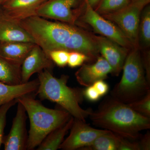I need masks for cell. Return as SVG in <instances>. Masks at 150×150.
Segmentation results:
<instances>
[{
  "mask_svg": "<svg viewBox=\"0 0 150 150\" xmlns=\"http://www.w3.org/2000/svg\"><path fill=\"white\" fill-rule=\"evenodd\" d=\"M118 150H141L139 142L120 137Z\"/></svg>",
  "mask_w": 150,
  "mask_h": 150,
  "instance_id": "cell-28",
  "label": "cell"
},
{
  "mask_svg": "<svg viewBox=\"0 0 150 150\" xmlns=\"http://www.w3.org/2000/svg\"><path fill=\"white\" fill-rule=\"evenodd\" d=\"M95 37L99 53L112 68L111 74L118 76L123 69L129 49L107 38Z\"/></svg>",
  "mask_w": 150,
  "mask_h": 150,
  "instance_id": "cell-12",
  "label": "cell"
},
{
  "mask_svg": "<svg viewBox=\"0 0 150 150\" xmlns=\"http://www.w3.org/2000/svg\"><path fill=\"white\" fill-rule=\"evenodd\" d=\"M90 60L91 59L85 54L76 51H72L69 53L67 65L70 68H76L82 66L86 61Z\"/></svg>",
  "mask_w": 150,
  "mask_h": 150,
  "instance_id": "cell-27",
  "label": "cell"
},
{
  "mask_svg": "<svg viewBox=\"0 0 150 150\" xmlns=\"http://www.w3.org/2000/svg\"><path fill=\"white\" fill-rule=\"evenodd\" d=\"M101 1V0H86L88 4L93 8H94L95 7L97 6Z\"/></svg>",
  "mask_w": 150,
  "mask_h": 150,
  "instance_id": "cell-32",
  "label": "cell"
},
{
  "mask_svg": "<svg viewBox=\"0 0 150 150\" xmlns=\"http://www.w3.org/2000/svg\"><path fill=\"white\" fill-rule=\"evenodd\" d=\"M69 53L65 50H56L50 51L48 56L54 64L59 67H64L68 64Z\"/></svg>",
  "mask_w": 150,
  "mask_h": 150,
  "instance_id": "cell-26",
  "label": "cell"
},
{
  "mask_svg": "<svg viewBox=\"0 0 150 150\" xmlns=\"http://www.w3.org/2000/svg\"><path fill=\"white\" fill-rule=\"evenodd\" d=\"M145 6L140 3L131 2L127 6L120 10L103 15V17L117 25L133 47L138 48L140 16Z\"/></svg>",
  "mask_w": 150,
  "mask_h": 150,
  "instance_id": "cell-7",
  "label": "cell"
},
{
  "mask_svg": "<svg viewBox=\"0 0 150 150\" xmlns=\"http://www.w3.org/2000/svg\"><path fill=\"white\" fill-rule=\"evenodd\" d=\"M139 141L141 150H150V132L147 131L144 136H141Z\"/></svg>",
  "mask_w": 150,
  "mask_h": 150,
  "instance_id": "cell-31",
  "label": "cell"
},
{
  "mask_svg": "<svg viewBox=\"0 0 150 150\" xmlns=\"http://www.w3.org/2000/svg\"><path fill=\"white\" fill-rule=\"evenodd\" d=\"M131 2L140 3L145 6L147 5L150 0H131Z\"/></svg>",
  "mask_w": 150,
  "mask_h": 150,
  "instance_id": "cell-33",
  "label": "cell"
},
{
  "mask_svg": "<svg viewBox=\"0 0 150 150\" xmlns=\"http://www.w3.org/2000/svg\"><path fill=\"white\" fill-rule=\"evenodd\" d=\"M39 84L38 79L16 85H11L0 81V106L19 97L36 92Z\"/></svg>",
  "mask_w": 150,
  "mask_h": 150,
  "instance_id": "cell-18",
  "label": "cell"
},
{
  "mask_svg": "<svg viewBox=\"0 0 150 150\" xmlns=\"http://www.w3.org/2000/svg\"><path fill=\"white\" fill-rule=\"evenodd\" d=\"M122 70L121 80L112 89L110 96L127 104L143 98L150 91V84L138 48H132L129 52Z\"/></svg>",
  "mask_w": 150,
  "mask_h": 150,
  "instance_id": "cell-4",
  "label": "cell"
},
{
  "mask_svg": "<svg viewBox=\"0 0 150 150\" xmlns=\"http://www.w3.org/2000/svg\"><path fill=\"white\" fill-rule=\"evenodd\" d=\"M128 105L136 112L150 118V91L143 98Z\"/></svg>",
  "mask_w": 150,
  "mask_h": 150,
  "instance_id": "cell-24",
  "label": "cell"
},
{
  "mask_svg": "<svg viewBox=\"0 0 150 150\" xmlns=\"http://www.w3.org/2000/svg\"><path fill=\"white\" fill-rule=\"evenodd\" d=\"M54 67V63L49 56L40 46L35 44L22 64L21 83L29 81L33 74L46 69L51 71Z\"/></svg>",
  "mask_w": 150,
  "mask_h": 150,
  "instance_id": "cell-13",
  "label": "cell"
},
{
  "mask_svg": "<svg viewBox=\"0 0 150 150\" xmlns=\"http://www.w3.org/2000/svg\"><path fill=\"white\" fill-rule=\"evenodd\" d=\"M131 2V0H101L96 11L103 15L112 13L126 7Z\"/></svg>",
  "mask_w": 150,
  "mask_h": 150,
  "instance_id": "cell-23",
  "label": "cell"
},
{
  "mask_svg": "<svg viewBox=\"0 0 150 150\" xmlns=\"http://www.w3.org/2000/svg\"><path fill=\"white\" fill-rule=\"evenodd\" d=\"M62 50L80 52L88 56L91 60L97 58L99 53L95 36H93L76 26Z\"/></svg>",
  "mask_w": 150,
  "mask_h": 150,
  "instance_id": "cell-14",
  "label": "cell"
},
{
  "mask_svg": "<svg viewBox=\"0 0 150 150\" xmlns=\"http://www.w3.org/2000/svg\"><path fill=\"white\" fill-rule=\"evenodd\" d=\"M143 47L150 44V8L146 6L142 10L139 27V43Z\"/></svg>",
  "mask_w": 150,
  "mask_h": 150,
  "instance_id": "cell-22",
  "label": "cell"
},
{
  "mask_svg": "<svg viewBox=\"0 0 150 150\" xmlns=\"http://www.w3.org/2000/svg\"><path fill=\"white\" fill-rule=\"evenodd\" d=\"M121 136L108 131L100 135L91 144L81 150H118Z\"/></svg>",
  "mask_w": 150,
  "mask_h": 150,
  "instance_id": "cell-21",
  "label": "cell"
},
{
  "mask_svg": "<svg viewBox=\"0 0 150 150\" xmlns=\"http://www.w3.org/2000/svg\"><path fill=\"white\" fill-rule=\"evenodd\" d=\"M86 88L83 90V96L89 101L96 102L100 99V96L93 86L86 87Z\"/></svg>",
  "mask_w": 150,
  "mask_h": 150,
  "instance_id": "cell-29",
  "label": "cell"
},
{
  "mask_svg": "<svg viewBox=\"0 0 150 150\" xmlns=\"http://www.w3.org/2000/svg\"><path fill=\"white\" fill-rule=\"evenodd\" d=\"M25 108L30 123L27 150L38 146L50 133L69 120L71 115L63 109H51L44 106L31 94L17 98Z\"/></svg>",
  "mask_w": 150,
  "mask_h": 150,
  "instance_id": "cell-3",
  "label": "cell"
},
{
  "mask_svg": "<svg viewBox=\"0 0 150 150\" xmlns=\"http://www.w3.org/2000/svg\"><path fill=\"white\" fill-rule=\"evenodd\" d=\"M17 99L7 103L0 106V148L3 144L4 131L6 123L7 114L10 108L17 103Z\"/></svg>",
  "mask_w": 150,
  "mask_h": 150,
  "instance_id": "cell-25",
  "label": "cell"
},
{
  "mask_svg": "<svg viewBox=\"0 0 150 150\" xmlns=\"http://www.w3.org/2000/svg\"><path fill=\"white\" fill-rule=\"evenodd\" d=\"M74 118L71 116L67 122L51 131L38 146V150H56L59 149L64 137L71 129Z\"/></svg>",
  "mask_w": 150,
  "mask_h": 150,
  "instance_id": "cell-19",
  "label": "cell"
},
{
  "mask_svg": "<svg viewBox=\"0 0 150 150\" xmlns=\"http://www.w3.org/2000/svg\"><path fill=\"white\" fill-rule=\"evenodd\" d=\"M89 117L97 127L132 141L140 139L141 131L150 129V118L111 96L105 98L96 110H91Z\"/></svg>",
  "mask_w": 150,
  "mask_h": 150,
  "instance_id": "cell-1",
  "label": "cell"
},
{
  "mask_svg": "<svg viewBox=\"0 0 150 150\" xmlns=\"http://www.w3.org/2000/svg\"><path fill=\"white\" fill-rule=\"evenodd\" d=\"M86 0H46L37 16L74 25L84 9Z\"/></svg>",
  "mask_w": 150,
  "mask_h": 150,
  "instance_id": "cell-6",
  "label": "cell"
},
{
  "mask_svg": "<svg viewBox=\"0 0 150 150\" xmlns=\"http://www.w3.org/2000/svg\"><path fill=\"white\" fill-rule=\"evenodd\" d=\"M21 67L10 63L0 56V81L11 85L21 84Z\"/></svg>",
  "mask_w": 150,
  "mask_h": 150,
  "instance_id": "cell-20",
  "label": "cell"
},
{
  "mask_svg": "<svg viewBox=\"0 0 150 150\" xmlns=\"http://www.w3.org/2000/svg\"><path fill=\"white\" fill-rule=\"evenodd\" d=\"M38 79L39 84L36 94L40 99L56 103L74 118L86 121L92 109L85 110L81 107L83 100V90L68 86L69 76L62 75L56 78L51 71L46 69L38 73Z\"/></svg>",
  "mask_w": 150,
  "mask_h": 150,
  "instance_id": "cell-2",
  "label": "cell"
},
{
  "mask_svg": "<svg viewBox=\"0 0 150 150\" xmlns=\"http://www.w3.org/2000/svg\"><path fill=\"white\" fill-rule=\"evenodd\" d=\"M16 115L8 135L4 137L3 144L5 150H27L28 135L26 130L27 116L25 108L17 102Z\"/></svg>",
  "mask_w": 150,
  "mask_h": 150,
  "instance_id": "cell-10",
  "label": "cell"
},
{
  "mask_svg": "<svg viewBox=\"0 0 150 150\" xmlns=\"http://www.w3.org/2000/svg\"><path fill=\"white\" fill-rule=\"evenodd\" d=\"M92 85L100 96L105 95L109 90V86L103 80L97 81Z\"/></svg>",
  "mask_w": 150,
  "mask_h": 150,
  "instance_id": "cell-30",
  "label": "cell"
},
{
  "mask_svg": "<svg viewBox=\"0 0 150 150\" xmlns=\"http://www.w3.org/2000/svg\"><path fill=\"white\" fill-rule=\"evenodd\" d=\"M46 0H8L0 6V15L4 18L19 23L35 16L40 6Z\"/></svg>",
  "mask_w": 150,
  "mask_h": 150,
  "instance_id": "cell-11",
  "label": "cell"
},
{
  "mask_svg": "<svg viewBox=\"0 0 150 150\" xmlns=\"http://www.w3.org/2000/svg\"><path fill=\"white\" fill-rule=\"evenodd\" d=\"M69 137L64 140L59 149L63 150H80L91 144L100 135L108 130L95 129L77 118H74Z\"/></svg>",
  "mask_w": 150,
  "mask_h": 150,
  "instance_id": "cell-9",
  "label": "cell"
},
{
  "mask_svg": "<svg viewBox=\"0 0 150 150\" xmlns=\"http://www.w3.org/2000/svg\"><path fill=\"white\" fill-rule=\"evenodd\" d=\"M112 72V68L107 61L102 56H98L94 64L82 65L75 76L79 83L88 87L92 85L97 81L104 80L108 78V74Z\"/></svg>",
  "mask_w": 150,
  "mask_h": 150,
  "instance_id": "cell-15",
  "label": "cell"
},
{
  "mask_svg": "<svg viewBox=\"0 0 150 150\" xmlns=\"http://www.w3.org/2000/svg\"><path fill=\"white\" fill-rule=\"evenodd\" d=\"M0 41L35 43L31 35L18 23L4 18L1 15Z\"/></svg>",
  "mask_w": 150,
  "mask_h": 150,
  "instance_id": "cell-17",
  "label": "cell"
},
{
  "mask_svg": "<svg viewBox=\"0 0 150 150\" xmlns=\"http://www.w3.org/2000/svg\"><path fill=\"white\" fill-rule=\"evenodd\" d=\"M35 43L0 41V56L11 64L21 67Z\"/></svg>",
  "mask_w": 150,
  "mask_h": 150,
  "instance_id": "cell-16",
  "label": "cell"
},
{
  "mask_svg": "<svg viewBox=\"0 0 150 150\" xmlns=\"http://www.w3.org/2000/svg\"><path fill=\"white\" fill-rule=\"evenodd\" d=\"M18 23L48 56L50 51L62 49L75 28L74 25L50 21L38 16L30 17Z\"/></svg>",
  "mask_w": 150,
  "mask_h": 150,
  "instance_id": "cell-5",
  "label": "cell"
},
{
  "mask_svg": "<svg viewBox=\"0 0 150 150\" xmlns=\"http://www.w3.org/2000/svg\"><path fill=\"white\" fill-rule=\"evenodd\" d=\"M8 0H0V6L2 5L3 4H4Z\"/></svg>",
  "mask_w": 150,
  "mask_h": 150,
  "instance_id": "cell-34",
  "label": "cell"
},
{
  "mask_svg": "<svg viewBox=\"0 0 150 150\" xmlns=\"http://www.w3.org/2000/svg\"><path fill=\"white\" fill-rule=\"evenodd\" d=\"M81 18L91 26L96 32L128 49L133 47L129 39L117 25L101 16L86 1L85 11Z\"/></svg>",
  "mask_w": 150,
  "mask_h": 150,
  "instance_id": "cell-8",
  "label": "cell"
}]
</instances>
